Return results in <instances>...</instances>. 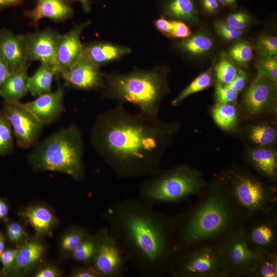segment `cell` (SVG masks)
Here are the masks:
<instances>
[{"label": "cell", "instance_id": "52", "mask_svg": "<svg viewBox=\"0 0 277 277\" xmlns=\"http://www.w3.org/2000/svg\"><path fill=\"white\" fill-rule=\"evenodd\" d=\"M8 208L7 204L0 199V220H6L7 218Z\"/></svg>", "mask_w": 277, "mask_h": 277}, {"label": "cell", "instance_id": "17", "mask_svg": "<svg viewBox=\"0 0 277 277\" xmlns=\"http://www.w3.org/2000/svg\"><path fill=\"white\" fill-rule=\"evenodd\" d=\"M0 53L10 72L28 68L29 64L24 35H15L6 28L0 29Z\"/></svg>", "mask_w": 277, "mask_h": 277}, {"label": "cell", "instance_id": "24", "mask_svg": "<svg viewBox=\"0 0 277 277\" xmlns=\"http://www.w3.org/2000/svg\"><path fill=\"white\" fill-rule=\"evenodd\" d=\"M56 74L57 71L55 67L41 64L34 73L29 76L28 91L33 96L51 91L53 80Z\"/></svg>", "mask_w": 277, "mask_h": 277}, {"label": "cell", "instance_id": "25", "mask_svg": "<svg viewBox=\"0 0 277 277\" xmlns=\"http://www.w3.org/2000/svg\"><path fill=\"white\" fill-rule=\"evenodd\" d=\"M44 247L36 241L27 242L17 249L12 268L16 270H27L34 265L42 258Z\"/></svg>", "mask_w": 277, "mask_h": 277}, {"label": "cell", "instance_id": "3", "mask_svg": "<svg viewBox=\"0 0 277 277\" xmlns=\"http://www.w3.org/2000/svg\"><path fill=\"white\" fill-rule=\"evenodd\" d=\"M172 218L177 253L197 243L225 236L244 220L222 179L212 185L196 208Z\"/></svg>", "mask_w": 277, "mask_h": 277}, {"label": "cell", "instance_id": "41", "mask_svg": "<svg viewBox=\"0 0 277 277\" xmlns=\"http://www.w3.org/2000/svg\"><path fill=\"white\" fill-rule=\"evenodd\" d=\"M215 97L217 104H230L236 100L238 93L217 82L215 85Z\"/></svg>", "mask_w": 277, "mask_h": 277}, {"label": "cell", "instance_id": "43", "mask_svg": "<svg viewBox=\"0 0 277 277\" xmlns=\"http://www.w3.org/2000/svg\"><path fill=\"white\" fill-rule=\"evenodd\" d=\"M247 81V75L246 72L239 69L235 78L230 83L224 86L238 93L243 89Z\"/></svg>", "mask_w": 277, "mask_h": 277}, {"label": "cell", "instance_id": "22", "mask_svg": "<svg viewBox=\"0 0 277 277\" xmlns=\"http://www.w3.org/2000/svg\"><path fill=\"white\" fill-rule=\"evenodd\" d=\"M249 160L262 175L275 182L277 176L276 152L270 148H255L248 152Z\"/></svg>", "mask_w": 277, "mask_h": 277}, {"label": "cell", "instance_id": "29", "mask_svg": "<svg viewBox=\"0 0 277 277\" xmlns=\"http://www.w3.org/2000/svg\"><path fill=\"white\" fill-rule=\"evenodd\" d=\"M212 67L200 74L186 88L174 98L171 104L176 106L182 103L187 97L191 94L202 91L208 88L212 81Z\"/></svg>", "mask_w": 277, "mask_h": 277}, {"label": "cell", "instance_id": "56", "mask_svg": "<svg viewBox=\"0 0 277 277\" xmlns=\"http://www.w3.org/2000/svg\"><path fill=\"white\" fill-rule=\"evenodd\" d=\"M68 2H74V1H75V0H66Z\"/></svg>", "mask_w": 277, "mask_h": 277}, {"label": "cell", "instance_id": "38", "mask_svg": "<svg viewBox=\"0 0 277 277\" xmlns=\"http://www.w3.org/2000/svg\"><path fill=\"white\" fill-rule=\"evenodd\" d=\"M257 48L261 56L276 57V37L269 34L260 35L258 39Z\"/></svg>", "mask_w": 277, "mask_h": 277}, {"label": "cell", "instance_id": "39", "mask_svg": "<svg viewBox=\"0 0 277 277\" xmlns=\"http://www.w3.org/2000/svg\"><path fill=\"white\" fill-rule=\"evenodd\" d=\"M214 28L219 36L228 42L240 38L244 33L243 30L235 29L220 20H217L214 22Z\"/></svg>", "mask_w": 277, "mask_h": 277}, {"label": "cell", "instance_id": "1", "mask_svg": "<svg viewBox=\"0 0 277 277\" xmlns=\"http://www.w3.org/2000/svg\"><path fill=\"white\" fill-rule=\"evenodd\" d=\"M179 127L176 122L131 113L119 103L97 116L90 141L117 177H147L160 170L163 154Z\"/></svg>", "mask_w": 277, "mask_h": 277}, {"label": "cell", "instance_id": "36", "mask_svg": "<svg viewBox=\"0 0 277 277\" xmlns=\"http://www.w3.org/2000/svg\"><path fill=\"white\" fill-rule=\"evenodd\" d=\"M255 66L258 75L276 82V57L261 56V57L256 61Z\"/></svg>", "mask_w": 277, "mask_h": 277}, {"label": "cell", "instance_id": "21", "mask_svg": "<svg viewBox=\"0 0 277 277\" xmlns=\"http://www.w3.org/2000/svg\"><path fill=\"white\" fill-rule=\"evenodd\" d=\"M28 68L10 73L0 90V96L7 103H19L28 92Z\"/></svg>", "mask_w": 277, "mask_h": 277}, {"label": "cell", "instance_id": "37", "mask_svg": "<svg viewBox=\"0 0 277 277\" xmlns=\"http://www.w3.org/2000/svg\"><path fill=\"white\" fill-rule=\"evenodd\" d=\"M88 235L86 231L81 228H73L63 238L62 241V249L65 251L72 253Z\"/></svg>", "mask_w": 277, "mask_h": 277}, {"label": "cell", "instance_id": "42", "mask_svg": "<svg viewBox=\"0 0 277 277\" xmlns=\"http://www.w3.org/2000/svg\"><path fill=\"white\" fill-rule=\"evenodd\" d=\"M171 21L172 29L170 37L185 38L191 35L190 29L184 22L179 20H173Z\"/></svg>", "mask_w": 277, "mask_h": 277}, {"label": "cell", "instance_id": "33", "mask_svg": "<svg viewBox=\"0 0 277 277\" xmlns=\"http://www.w3.org/2000/svg\"><path fill=\"white\" fill-rule=\"evenodd\" d=\"M239 69L229 58L222 57L214 67L217 82L224 86L228 84L235 78Z\"/></svg>", "mask_w": 277, "mask_h": 277}, {"label": "cell", "instance_id": "54", "mask_svg": "<svg viewBox=\"0 0 277 277\" xmlns=\"http://www.w3.org/2000/svg\"><path fill=\"white\" fill-rule=\"evenodd\" d=\"M79 1L82 4L85 11H88L90 10V0H75Z\"/></svg>", "mask_w": 277, "mask_h": 277}, {"label": "cell", "instance_id": "35", "mask_svg": "<svg viewBox=\"0 0 277 277\" xmlns=\"http://www.w3.org/2000/svg\"><path fill=\"white\" fill-rule=\"evenodd\" d=\"M229 56L239 65L246 66L252 58V48L247 42H239L230 49Z\"/></svg>", "mask_w": 277, "mask_h": 277}, {"label": "cell", "instance_id": "45", "mask_svg": "<svg viewBox=\"0 0 277 277\" xmlns=\"http://www.w3.org/2000/svg\"><path fill=\"white\" fill-rule=\"evenodd\" d=\"M7 232L9 240L12 243L18 242L24 234L23 228L15 222H11L8 225Z\"/></svg>", "mask_w": 277, "mask_h": 277}, {"label": "cell", "instance_id": "34", "mask_svg": "<svg viewBox=\"0 0 277 277\" xmlns=\"http://www.w3.org/2000/svg\"><path fill=\"white\" fill-rule=\"evenodd\" d=\"M13 150V130L3 111H0V155H5Z\"/></svg>", "mask_w": 277, "mask_h": 277}, {"label": "cell", "instance_id": "31", "mask_svg": "<svg viewBox=\"0 0 277 277\" xmlns=\"http://www.w3.org/2000/svg\"><path fill=\"white\" fill-rule=\"evenodd\" d=\"M98 241V233L85 237L72 253V258L79 262L87 264L92 263Z\"/></svg>", "mask_w": 277, "mask_h": 277}, {"label": "cell", "instance_id": "48", "mask_svg": "<svg viewBox=\"0 0 277 277\" xmlns=\"http://www.w3.org/2000/svg\"><path fill=\"white\" fill-rule=\"evenodd\" d=\"M201 4L204 12L213 14L218 12L220 5L217 0H200Z\"/></svg>", "mask_w": 277, "mask_h": 277}, {"label": "cell", "instance_id": "47", "mask_svg": "<svg viewBox=\"0 0 277 277\" xmlns=\"http://www.w3.org/2000/svg\"><path fill=\"white\" fill-rule=\"evenodd\" d=\"M155 25L157 29L165 35L170 36L172 29V21L164 17L157 19Z\"/></svg>", "mask_w": 277, "mask_h": 277}, {"label": "cell", "instance_id": "11", "mask_svg": "<svg viewBox=\"0 0 277 277\" xmlns=\"http://www.w3.org/2000/svg\"><path fill=\"white\" fill-rule=\"evenodd\" d=\"M2 111L10 123L18 147L27 149L36 145L44 125L21 102L5 103Z\"/></svg>", "mask_w": 277, "mask_h": 277}, {"label": "cell", "instance_id": "40", "mask_svg": "<svg viewBox=\"0 0 277 277\" xmlns=\"http://www.w3.org/2000/svg\"><path fill=\"white\" fill-rule=\"evenodd\" d=\"M251 21V17L248 13L240 11L228 15L225 22L235 29L243 30L249 25Z\"/></svg>", "mask_w": 277, "mask_h": 277}, {"label": "cell", "instance_id": "50", "mask_svg": "<svg viewBox=\"0 0 277 277\" xmlns=\"http://www.w3.org/2000/svg\"><path fill=\"white\" fill-rule=\"evenodd\" d=\"M58 274L56 270L52 267H47L39 270L36 274V277H55Z\"/></svg>", "mask_w": 277, "mask_h": 277}, {"label": "cell", "instance_id": "14", "mask_svg": "<svg viewBox=\"0 0 277 277\" xmlns=\"http://www.w3.org/2000/svg\"><path fill=\"white\" fill-rule=\"evenodd\" d=\"M89 23H83L64 34H60L56 54L57 75L70 69L81 59L83 45L81 35Z\"/></svg>", "mask_w": 277, "mask_h": 277}, {"label": "cell", "instance_id": "18", "mask_svg": "<svg viewBox=\"0 0 277 277\" xmlns=\"http://www.w3.org/2000/svg\"><path fill=\"white\" fill-rule=\"evenodd\" d=\"M245 235L249 246L258 251L275 250L277 239L275 220H256L247 227Z\"/></svg>", "mask_w": 277, "mask_h": 277}, {"label": "cell", "instance_id": "5", "mask_svg": "<svg viewBox=\"0 0 277 277\" xmlns=\"http://www.w3.org/2000/svg\"><path fill=\"white\" fill-rule=\"evenodd\" d=\"M103 88L106 96L121 103H132L140 112L150 117H157L162 100L168 92L166 75L159 70L107 76Z\"/></svg>", "mask_w": 277, "mask_h": 277}, {"label": "cell", "instance_id": "8", "mask_svg": "<svg viewBox=\"0 0 277 277\" xmlns=\"http://www.w3.org/2000/svg\"><path fill=\"white\" fill-rule=\"evenodd\" d=\"M170 274L177 277L227 276L218 245H215L178 253Z\"/></svg>", "mask_w": 277, "mask_h": 277}, {"label": "cell", "instance_id": "32", "mask_svg": "<svg viewBox=\"0 0 277 277\" xmlns=\"http://www.w3.org/2000/svg\"><path fill=\"white\" fill-rule=\"evenodd\" d=\"M249 135L253 142L261 146H267L276 140V131L268 124H260L251 127Z\"/></svg>", "mask_w": 277, "mask_h": 277}, {"label": "cell", "instance_id": "46", "mask_svg": "<svg viewBox=\"0 0 277 277\" xmlns=\"http://www.w3.org/2000/svg\"><path fill=\"white\" fill-rule=\"evenodd\" d=\"M72 276L74 277H100L92 265L88 267H79L72 272Z\"/></svg>", "mask_w": 277, "mask_h": 277}, {"label": "cell", "instance_id": "12", "mask_svg": "<svg viewBox=\"0 0 277 277\" xmlns=\"http://www.w3.org/2000/svg\"><path fill=\"white\" fill-rule=\"evenodd\" d=\"M59 35L57 31L50 28L24 35L30 62L39 61L57 70L56 54Z\"/></svg>", "mask_w": 277, "mask_h": 277}, {"label": "cell", "instance_id": "28", "mask_svg": "<svg viewBox=\"0 0 277 277\" xmlns=\"http://www.w3.org/2000/svg\"><path fill=\"white\" fill-rule=\"evenodd\" d=\"M212 115L215 123L224 130H231L236 126L237 110L230 104H217L212 110Z\"/></svg>", "mask_w": 277, "mask_h": 277}, {"label": "cell", "instance_id": "49", "mask_svg": "<svg viewBox=\"0 0 277 277\" xmlns=\"http://www.w3.org/2000/svg\"><path fill=\"white\" fill-rule=\"evenodd\" d=\"M10 73L9 67L0 53V90Z\"/></svg>", "mask_w": 277, "mask_h": 277}, {"label": "cell", "instance_id": "51", "mask_svg": "<svg viewBox=\"0 0 277 277\" xmlns=\"http://www.w3.org/2000/svg\"><path fill=\"white\" fill-rule=\"evenodd\" d=\"M23 0H0V10L9 7H14L21 4Z\"/></svg>", "mask_w": 277, "mask_h": 277}, {"label": "cell", "instance_id": "2", "mask_svg": "<svg viewBox=\"0 0 277 277\" xmlns=\"http://www.w3.org/2000/svg\"><path fill=\"white\" fill-rule=\"evenodd\" d=\"M104 218L127 263L138 274L146 277L170 274L178 253L172 217L156 212L140 199H127L110 205Z\"/></svg>", "mask_w": 277, "mask_h": 277}, {"label": "cell", "instance_id": "10", "mask_svg": "<svg viewBox=\"0 0 277 277\" xmlns=\"http://www.w3.org/2000/svg\"><path fill=\"white\" fill-rule=\"evenodd\" d=\"M97 233L92 266L100 277L122 276L127 261L121 247L107 227Z\"/></svg>", "mask_w": 277, "mask_h": 277}, {"label": "cell", "instance_id": "16", "mask_svg": "<svg viewBox=\"0 0 277 277\" xmlns=\"http://www.w3.org/2000/svg\"><path fill=\"white\" fill-rule=\"evenodd\" d=\"M38 96L34 101L22 105L44 125L55 122L64 110L63 89L58 87L54 91Z\"/></svg>", "mask_w": 277, "mask_h": 277}, {"label": "cell", "instance_id": "55", "mask_svg": "<svg viewBox=\"0 0 277 277\" xmlns=\"http://www.w3.org/2000/svg\"><path fill=\"white\" fill-rule=\"evenodd\" d=\"M5 248V240L2 233H0V255Z\"/></svg>", "mask_w": 277, "mask_h": 277}, {"label": "cell", "instance_id": "23", "mask_svg": "<svg viewBox=\"0 0 277 277\" xmlns=\"http://www.w3.org/2000/svg\"><path fill=\"white\" fill-rule=\"evenodd\" d=\"M164 9L167 14L177 20L192 25L199 23V13L194 0H167Z\"/></svg>", "mask_w": 277, "mask_h": 277}, {"label": "cell", "instance_id": "27", "mask_svg": "<svg viewBox=\"0 0 277 277\" xmlns=\"http://www.w3.org/2000/svg\"><path fill=\"white\" fill-rule=\"evenodd\" d=\"M214 46L213 38L206 32L199 31L184 38L180 48L187 54L201 57L209 53Z\"/></svg>", "mask_w": 277, "mask_h": 277}, {"label": "cell", "instance_id": "6", "mask_svg": "<svg viewBox=\"0 0 277 277\" xmlns=\"http://www.w3.org/2000/svg\"><path fill=\"white\" fill-rule=\"evenodd\" d=\"M207 184L197 170L185 166L147 176L139 187L140 199L153 206L175 203L193 195L202 194Z\"/></svg>", "mask_w": 277, "mask_h": 277}, {"label": "cell", "instance_id": "4", "mask_svg": "<svg viewBox=\"0 0 277 277\" xmlns=\"http://www.w3.org/2000/svg\"><path fill=\"white\" fill-rule=\"evenodd\" d=\"M83 150L81 130L73 124L43 140L30 152L28 161L36 170L62 172L79 181L85 175Z\"/></svg>", "mask_w": 277, "mask_h": 277}, {"label": "cell", "instance_id": "13", "mask_svg": "<svg viewBox=\"0 0 277 277\" xmlns=\"http://www.w3.org/2000/svg\"><path fill=\"white\" fill-rule=\"evenodd\" d=\"M275 82L256 75L244 94L243 104L252 114H259L271 108L276 102Z\"/></svg>", "mask_w": 277, "mask_h": 277}, {"label": "cell", "instance_id": "44", "mask_svg": "<svg viewBox=\"0 0 277 277\" xmlns=\"http://www.w3.org/2000/svg\"><path fill=\"white\" fill-rule=\"evenodd\" d=\"M17 249L4 250L0 255V261L3 266V271L6 272L12 268L16 256Z\"/></svg>", "mask_w": 277, "mask_h": 277}, {"label": "cell", "instance_id": "15", "mask_svg": "<svg viewBox=\"0 0 277 277\" xmlns=\"http://www.w3.org/2000/svg\"><path fill=\"white\" fill-rule=\"evenodd\" d=\"M98 67L81 58L67 71L59 75L73 88L90 90L103 88L104 78Z\"/></svg>", "mask_w": 277, "mask_h": 277}, {"label": "cell", "instance_id": "9", "mask_svg": "<svg viewBox=\"0 0 277 277\" xmlns=\"http://www.w3.org/2000/svg\"><path fill=\"white\" fill-rule=\"evenodd\" d=\"M218 247L227 276H251L257 266L260 252L249 246L242 224L224 236Z\"/></svg>", "mask_w": 277, "mask_h": 277}, {"label": "cell", "instance_id": "30", "mask_svg": "<svg viewBox=\"0 0 277 277\" xmlns=\"http://www.w3.org/2000/svg\"><path fill=\"white\" fill-rule=\"evenodd\" d=\"M277 253L275 250L260 251V256L251 276L276 277Z\"/></svg>", "mask_w": 277, "mask_h": 277}, {"label": "cell", "instance_id": "20", "mask_svg": "<svg viewBox=\"0 0 277 277\" xmlns=\"http://www.w3.org/2000/svg\"><path fill=\"white\" fill-rule=\"evenodd\" d=\"M129 48L108 43L96 42L83 46L81 58L100 67L128 54Z\"/></svg>", "mask_w": 277, "mask_h": 277}, {"label": "cell", "instance_id": "26", "mask_svg": "<svg viewBox=\"0 0 277 277\" xmlns=\"http://www.w3.org/2000/svg\"><path fill=\"white\" fill-rule=\"evenodd\" d=\"M24 216L34 229L41 234H50L55 223V218L50 211L41 206L29 207Z\"/></svg>", "mask_w": 277, "mask_h": 277}, {"label": "cell", "instance_id": "53", "mask_svg": "<svg viewBox=\"0 0 277 277\" xmlns=\"http://www.w3.org/2000/svg\"><path fill=\"white\" fill-rule=\"evenodd\" d=\"M220 5L225 7H234L238 0H217Z\"/></svg>", "mask_w": 277, "mask_h": 277}, {"label": "cell", "instance_id": "19", "mask_svg": "<svg viewBox=\"0 0 277 277\" xmlns=\"http://www.w3.org/2000/svg\"><path fill=\"white\" fill-rule=\"evenodd\" d=\"M73 13L66 0H37L35 7L26 11L24 15L30 20L31 25L37 28L38 22L42 18L62 22L70 18Z\"/></svg>", "mask_w": 277, "mask_h": 277}, {"label": "cell", "instance_id": "7", "mask_svg": "<svg viewBox=\"0 0 277 277\" xmlns=\"http://www.w3.org/2000/svg\"><path fill=\"white\" fill-rule=\"evenodd\" d=\"M227 192L244 219L269 215L276 202L275 191L242 170H231L222 178Z\"/></svg>", "mask_w": 277, "mask_h": 277}]
</instances>
